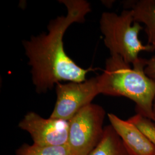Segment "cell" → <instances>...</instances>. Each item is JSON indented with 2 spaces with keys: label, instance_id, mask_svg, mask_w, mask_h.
Wrapping results in <instances>:
<instances>
[{
  "label": "cell",
  "instance_id": "8992f818",
  "mask_svg": "<svg viewBox=\"0 0 155 155\" xmlns=\"http://www.w3.org/2000/svg\"><path fill=\"white\" fill-rule=\"evenodd\" d=\"M18 127L31 136L33 144L40 146H61L67 144L69 121L45 118L30 111L19 122Z\"/></svg>",
  "mask_w": 155,
  "mask_h": 155
},
{
  "label": "cell",
  "instance_id": "7a4b0ae2",
  "mask_svg": "<svg viewBox=\"0 0 155 155\" xmlns=\"http://www.w3.org/2000/svg\"><path fill=\"white\" fill-rule=\"evenodd\" d=\"M147 61L142 59L131 67L120 56L111 55L105 70L97 78L100 94L127 97L135 103L137 113L153 121L155 81L145 73Z\"/></svg>",
  "mask_w": 155,
  "mask_h": 155
},
{
  "label": "cell",
  "instance_id": "7c38bea8",
  "mask_svg": "<svg viewBox=\"0 0 155 155\" xmlns=\"http://www.w3.org/2000/svg\"><path fill=\"white\" fill-rule=\"evenodd\" d=\"M144 71L148 77L155 81V56L147 60Z\"/></svg>",
  "mask_w": 155,
  "mask_h": 155
},
{
  "label": "cell",
  "instance_id": "30bf717a",
  "mask_svg": "<svg viewBox=\"0 0 155 155\" xmlns=\"http://www.w3.org/2000/svg\"><path fill=\"white\" fill-rule=\"evenodd\" d=\"M16 155H72L68 145L61 146H40L22 144L16 151Z\"/></svg>",
  "mask_w": 155,
  "mask_h": 155
},
{
  "label": "cell",
  "instance_id": "4fadbf2b",
  "mask_svg": "<svg viewBox=\"0 0 155 155\" xmlns=\"http://www.w3.org/2000/svg\"><path fill=\"white\" fill-rule=\"evenodd\" d=\"M152 113H153V121L155 122V97L153 100L152 105Z\"/></svg>",
  "mask_w": 155,
  "mask_h": 155
},
{
  "label": "cell",
  "instance_id": "9c48e42d",
  "mask_svg": "<svg viewBox=\"0 0 155 155\" xmlns=\"http://www.w3.org/2000/svg\"><path fill=\"white\" fill-rule=\"evenodd\" d=\"M89 155H132L112 126L105 127L102 139Z\"/></svg>",
  "mask_w": 155,
  "mask_h": 155
},
{
  "label": "cell",
  "instance_id": "3957f363",
  "mask_svg": "<svg viewBox=\"0 0 155 155\" xmlns=\"http://www.w3.org/2000/svg\"><path fill=\"white\" fill-rule=\"evenodd\" d=\"M100 22L105 45L110 55H118L134 66L142 60L139 56L140 52L154 51L150 45H143L139 40V32L143 27L140 23L134 22L132 9L125 10L120 15L104 12Z\"/></svg>",
  "mask_w": 155,
  "mask_h": 155
},
{
  "label": "cell",
  "instance_id": "5bb4252c",
  "mask_svg": "<svg viewBox=\"0 0 155 155\" xmlns=\"http://www.w3.org/2000/svg\"><path fill=\"white\" fill-rule=\"evenodd\" d=\"M155 155V154H154V155Z\"/></svg>",
  "mask_w": 155,
  "mask_h": 155
},
{
  "label": "cell",
  "instance_id": "52a82bcc",
  "mask_svg": "<svg viewBox=\"0 0 155 155\" xmlns=\"http://www.w3.org/2000/svg\"><path fill=\"white\" fill-rule=\"evenodd\" d=\"M110 125L122 140L132 155H153L155 146L128 120H124L113 113L107 114Z\"/></svg>",
  "mask_w": 155,
  "mask_h": 155
},
{
  "label": "cell",
  "instance_id": "8fae6325",
  "mask_svg": "<svg viewBox=\"0 0 155 155\" xmlns=\"http://www.w3.org/2000/svg\"><path fill=\"white\" fill-rule=\"evenodd\" d=\"M143 133L152 144L155 146V124L150 118L139 113L130 117L127 120Z\"/></svg>",
  "mask_w": 155,
  "mask_h": 155
},
{
  "label": "cell",
  "instance_id": "277c9868",
  "mask_svg": "<svg viewBox=\"0 0 155 155\" xmlns=\"http://www.w3.org/2000/svg\"><path fill=\"white\" fill-rule=\"evenodd\" d=\"M106 112L97 104L84 107L69 121L67 145L72 155H89L102 139Z\"/></svg>",
  "mask_w": 155,
  "mask_h": 155
},
{
  "label": "cell",
  "instance_id": "ba28073f",
  "mask_svg": "<svg viewBox=\"0 0 155 155\" xmlns=\"http://www.w3.org/2000/svg\"><path fill=\"white\" fill-rule=\"evenodd\" d=\"M134 22L145 25L148 45L155 50V1L141 0L132 8Z\"/></svg>",
  "mask_w": 155,
  "mask_h": 155
},
{
  "label": "cell",
  "instance_id": "5b68a950",
  "mask_svg": "<svg viewBox=\"0 0 155 155\" xmlns=\"http://www.w3.org/2000/svg\"><path fill=\"white\" fill-rule=\"evenodd\" d=\"M56 93L55 105L50 117L68 121L100 94L97 77L83 82L58 83Z\"/></svg>",
  "mask_w": 155,
  "mask_h": 155
},
{
  "label": "cell",
  "instance_id": "6da1fadb",
  "mask_svg": "<svg viewBox=\"0 0 155 155\" xmlns=\"http://www.w3.org/2000/svg\"><path fill=\"white\" fill-rule=\"evenodd\" d=\"M67 9L66 16L50 21L48 33L32 36L23 42L25 54L32 67V81L39 93H45L61 81L83 82L90 68L84 69L66 53L63 39L67 28L75 22L85 21L91 11L89 2L84 0H61Z\"/></svg>",
  "mask_w": 155,
  "mask_h": 155
}]
</instances>
